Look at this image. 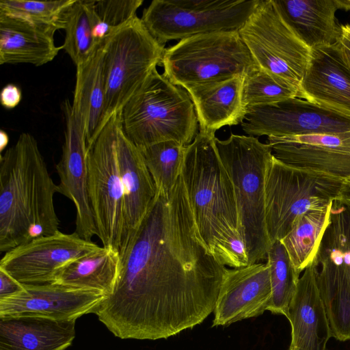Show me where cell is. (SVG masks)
Listing matches in <instances>:
<instances>
[{
    "label": "cell",
    "instance_id": "12",
    "mask_svg": "<svg viewBox=\"0 0 350 350\" xmlns=\"http://www.w3.org/2000/svg\"><path fill=\"white\" fill-rule=\"evenodd\" d=\"M241 126L254 137L336 134L350 131V117L295 97L247 107Z\"/></svg>",
    "mask_w": 350,
    "mask_h": 350
},
{
    "label": "cell",
    "instance_id": "20",
    "mask_svg": "<svg viewBox=\"0 0 350 350\" xmlns=\"http://www.w3.org/2000/svg\"><path fill=\"white\" fill-rule=\"evenodd\" d=\"M286 317L291 326L288 350H326L332 334L312 263L299 277Z\"/></svg>",
    "mask_w": 350,
    "mask_h": 350
},
{
    "label": "cell",
    "instance_id": "32",
    "mask_svg": "<svg viewBox=\"0 0 350 350\" xmlns=\"http://www.w3.org/2000/svg\"><path fill=\"white\" fill-rule=\"evenodd\" d=\"M299 98L298 90L257 65L243 77L242 100L247 107L267 105L291 98Z\"/></svg>",
    "mask_w": 350,
    "mask_h": 350
},
{
    "label": "cell",
    "instance_id": "31",
    "mask_svg": "<svg viewBox=\"0 0 350 350\" xmlns=\"http://www.w3.org/2000/svg\"><path fill=\"white\" fill-rule=\"evenodd\" d=\"M139 149L153 178L157 191L169 192L180 176L186 146L170 140Z\"/></svg>",
    "mask_w": 350,
    "mask_h": 350
},
{
    "label": "cell",
    "instance_id": "38",
    "mask_svg": "<svg viewBox=\"0 0 350 350\" xmlns=\"http://www.w3.org/2000/svg\"><path fill=\"white\" fill-rule=\"evenodd\" d=\"M335 200L350 207V177L343 179Z\"/></svg>",
    "mask_w": 350,
    "mask_h": 350
},
{
    "label": "cell",
    "instance_id": "13",
    "mask_svg": "<svg viewBox=\"0 0 350 350\" xmlns=\"http://www.w3.org/2000/svg\"><path fill=\"white\" fill-rule=\"evenodd\" d=\"M100 248L75 232L66 234L59 230L6 252L0 269L24 285L54 283L66 265Z\"/></svg>",
    "mask_w": 350,
    "mask_h": 350
},
{
    "label": "cell",
    "instance_id": "19",
    "mask_svg": "<svg viewBox=\"0 0 350 350\" xmlns=\"http://www.w3.org/2000/svg\"><path fill=\"white\" fill-rule=\"evenodd\" d=\"M117 156L124 201L120 254L144 218L157 191L139 148L124 134L121 119L117 131Z\"/></svg>",
    "mask_w": 350,
    "mask_h": 350
},
{
    "label": "cell",
    "instance_id": "24",
    "mask_svg": "<svg viewBox=\"0 0 350 350\" xmlns=\"http://www.w3.org/2000/svg\"><path fill=\"white\" fill-rule=\"evenodd\" d=\"M244 76L187 88L194 105L200 131L213 133L241 124L245 114L242 100Z\"/></svg>",
    "mask_w": 350,
    "mask_h": 350
},
{
    "label": "cell",
    "instance_id": "4",
    "mask_svg": "<svg viewBox=\"0 0 350 350\" xmlns=\"http://www.w3.org/2000/svg\"><path fill=\"white\" fill-rule=\"evenodd\" d=\"M220 160L234 186L248 265L267 259L271 246L265 216V180L273 156L268 144L250 135L215 137Z\"/></svg>",
    "mask_w": 350,
    "mask_h": 350
},
{
    "label": "cell",
    "instance_id": "7",
    "mask_svg": "<svg viewBox=\"0 0 350 350\" xmlns=\"http://www.w3.org/2000/svg\"><path fill=\"white\" fill-rule=\"evenodd\" d=\"M343 179L285 163L273 155L265 180L266 225L271 243L282 239L304 213L329 207Z\"/></svg>",
    "mask_w": 350,
    "mask_h": 350
},
{
    "label": "cell",
    "instance_id": "14",
    "mask_svg": "<svg viewBox=\"0 0 350 350\" xmlns=\"http://www.w3.org/2000/svg\"><path fill=\"white\" fill-rule=\"evenodd\" d=\"M62 106L66 128L62 157L55 167L59 178L57 190L75 205V232L92 241L97 230L88 191L86 137L73 114L70 100H66Z\"/></svg>",
    "mask_w": 350,
    "mask_h": 350
},
{
    "label": "cell",
    "instance_id": "17",
    "mask_svg": "<svg viewBox=\"0 0 350 350\" xmlns=\"http://www.w3.org/2000/svg\"><path fill=\"white\" fill-rule=\"evenodd\" d=\"M273 155L295 167L350 177V131L336 134L268 137Z\"/></svg>",
    "mask_w": 350,
    "mask_h": 350
},
{
    "label": "cell",
    "instance_id": "18",
    "mask_svg": "<svg viewBox=\"0 0 350 350\" xmlns=\"http://www.w3.org/2000/svg\"><path fill=\"white\" fill-rule=\"evenodd\" d=\"M299 98L350 117V66L337 42L310 49Z\"/></svg>",
    "mask_w": 350,
    "mask_h": 350
},
{
    "label": "cell",
    "instance_id": "3",
    "mask_svg": "<svg viewBox=\"0 0 350 350\" xmlns=\"http://www.w3.org/2000/svg\"><path fill=\"white\" fill-rule=\"evenodd\" d=\"M58 193L36 139L21 134L1 154L0 252L59 231L54 206Z\"/></svg>",
    "mask_w": 350,
    "mask_h": 350
},
{
    "label": "cell",
    "instance_id": "26",
    "mask_svg": "<svg viewBox=\"0 0 350 350\" xmlns=\"http://www.w3.org/2000/svg\"><path fill=\"white\" fill-rule=\"evenodd\" d=\"M312 265L319 282H350V207L334 200Z\"/></svg>",
    "mask_w": 350,
    "mask_h": 350
},
{
    "label": "cell",
    "instance_id": "35",
    "mask_svg": "<svg viewBox=\"0 0 350 350\" xmlns=\"http://www.w3.org/2000/svg\"><path fill=\"white\" fill-rule=\"evenodd\" d=\"M22 100L21 89L16 85L8 83L5 85L0 94L1 105L7 109L15 108Z\"/></svg>",
    "mask_w": 350,
    "mask_h": 350
},
{
    "label": "cell",
    "instance_id": "16",
    "mask_svg": "<svg viewBox=\"0 0 350 350\" xmlns=\"http://www.w3.org/2000/svg\"><path fill=\"white\" fill-rule=\"evenodd\" d=\"M272 289L267 263L227 269L213 311L212 327L228 326L267 310Z\"/></svg>",
    "mask_w": 350,
    "mask_h": 350
},
{
    "label": "cell",
    "instance_id": "34",
    "mask_svg": "<svg viewBox=\"0 0 350 350\" xmlns=\"http://www.w3.org/2000/svg\"><path fill=\"white\" fill-rule=\"evenodd\" d=\"M143 3V0H99L95 1V9L99 19L116 30L135 18Z\"/></svg>",
    "mask_w": 350,
    "mask_h": 350
},
{
    "label": "cell",
    "instance_id": "5",
    "mask_svg": "<svg viewBox=\"0 0 350 350\" xmlns=\"http://www.w3.org/2000/svg\"><path fill=\"white\" fill-rule=\"evenodd\" d=\"M122 130L139 148L163 141L185 146L197 135L198 121L188 92L155 68L120 111Z\"/></svg>",
    "mask_w": 350,
    "mask_h": 350
},
{
    "label": "cell",
    "instance_id": "8",
    "mask_svg": "<svg viewBox=\"0 0 350 350\" xmlns=\"http://www.w3.org/2000/svg\"><path fill=\"white\" fill-rule=\"evenodd\" d=\"M103 46L106 87L104 127L161 64L165 48L137 16L114 30L105 39Z\"/></svg>",
    "mask_w": 350,
    "mask_h": 350
},
{
    "label": "cell",
    "instance_id": "28",
    "mask_svg": "<svg viewBox=\"0 0 350 350\" xmlns=\"http://www.w3.org/2000/svg\"><path fill=\"white\" fill-rule=\"evenodd\" d=\"M332 203L326 208L308 211L299 217L288 234L280 240L299 275L316 256L329 222Z\"/></svg>",
    "mask_w": 350,
    "mask_h": 350
},
{
    "label": "cell",
    "instance_id": "11",
    "mask_svg": "<svg viewBox=\"0 0 350 350\" xmlns=\"http://www.w3.org/2000/svg\"><path fill=\"white\" fill-rule=\"evenodd\" d=\"M239 33L258 67L299 92L310 49L286 24L273 0H262Z\"/></svg>",
    "mask_w": 350,
    "mask_h": 350
},
{
    "label": "cell",
    "instance_id": "25",
    "mask_svg": "<svg viewBox=\"0 0 350 350\" xmlns=\"http://www.w3.org/2000/svg\"><path fill=\"white\" fill-rule=\"evenodd\" d=\"M103 42L77 68L72 102L75 117L83 129L90 144L103 128L106 87L103 71Z\"/></svg>",
    "mask_w": 350,
    "mask_h": 350
},
{
    "label": "cell",
    "instance_id": "40",
    "mask_svg": "<svg viewBox=\"0 0 350 350\" xmlns=\"http://www.w3.org/2000/svg\"><path fill=\"white\" fill-rule=\"evenodd\" d=\"M338 9H342L346 11L350 10V0H334Z\"/></svg>",
    "mask_w": 350,
    "mask_h": 350
},
{
    "label": "cell",
    "instance_id": "9",
    "mask_svg": "<svg viewBox=\"0 0 350 350\" xmlns=\"http://www.w3.org/2000/svg\"><path fill=\"white\" fill-rule=\"evenodd\" d=\"M262 0H154L141 18L162 45L193 36L239 31Z\"/></svg>",
    "mask_w": 350,
    "mask_h": 350
},
{
    "label": "cell",
    "instance_id": "29",
    "mask_svg": "<svg viewBox=\"0 0 350 350\" xmlns=\"http://www.w3.org/2000/svg\"><path fill=\"white\" fill-rule=\"evenodd\" d=\"M99 20L94 0H75L66 10L62 46L76 66L85 61L102 42H96L93 36V28Z\"/></svg>",
    "mask_w": 350,
    "mask_h": 350
},
{
    "label": "cell",
    "instance_id": "39",
    "mask_svg": "<svg viewBox=\"0 0 350 350\" xmlns=\"http://www.w3.org/2000/svg\"><path fill=\"white\" fill-rule=\"evenodd\" d=\"M9 142V136L3 130L0 131V151L1 153L5 149Z\"/></svg>",
    "mask_w": 350,
    "mask_h": 350
},
{
    "label": "cell",
    "instance_id": "23",
    "mask_svg": "<svg viewBox=\"0 0 350 350\" xmlns=\"http://www.w3.org/2000/svg\"><path fill=\"white\" fill-rule=\"evenodd\" d=\"M278 13L310 49L336 43L341 25L334 0H273Z\"/></svg>",
    "mask_w": 350,
    "mask_h": 350
},
{
    "label": "cell",
    "instance_id": "37",
    "mask_svg": "<svg viewBox=\"0 0 350 350\" xmlns=\"http://www.w3.org/2000/svg\"><path fill=\"white\" fill-rule=\"evenodd\" d=\"M341 32L337 42L350 66V24L341 25Z\"/></svg>",
    "mask_w": 350,
    "mask_h": 350
},
{
    "label": "cell",
    "instance_id": "30",
    "mask_svg": "<svg viewBox=\"0 0 350 350\" xmlns=\"http://www.w3.org/2000/svg\"><path fill=\"white\" fill-rule=\"evenodd\" d=\"M267 263L272 289L267 310L286 317L300 275L295 269L280 241L271 243L267 252Z\"/></svg>",
    "mask_w": 350,
    "mask_h": 350
},
{
    "label": "cell",
    "instance_id": "33",
    "mask_svg": "<svg viewBox=\"0 0 350 350\" xmlns=\"http://www.w3.org/2000/svg\"><path fill=\"white\" fill-rule=\"evenodd\" d=\"M74 1L1 0L0 11L58 30L64 29L66 11Z\"/></svg>",
    "mask_w": 350,
    "mask_h": 350
},
{
    "label": "cell",
    "instance_id": "21",
    "mask_svg": "<svg viewBox=\"0 0 350 350\" xmlns=\"http://www.w3.org/2000/svg\"><path fill=\"white\" fill-rule=\"evenodd\" d=\"M56 29L22 16L0 11V64L44 65L57 55L62 46L55 43Z\"/></svg>",
    "mask_w": 350,
    "mask_h": 350
},
{
    "label": "cell",
    "instance_id": "27",
    "mask_svg": "<svg viewBox=\"0 0 350 350\" xmlns=\"http://www.w3.org/2000/svg\"><path fill=\"white\" fill-rule=\"evenodd\" d=\"M120 262L118 250L103 246L66 265L58 271L54 283L99 292L106 297L113 292Z\"/></svg>",
    "mask_w": 350,
    "mask_h": 350
},
{
    "label": "cell",
    "instance_id": "1",
    "mask_svg": "<svg viewBox=\"0 0 350 350\" xmlns=\"http://www.w3.org/2000/svg\"><path fill=\"white\" fill-rule=\"evenodd\" d=\"M113 292L92 313L122 339H166L213 312L228 268L204 243L180 176L157 191L120 254Z\"/></svg>",
    "mask_w": 350,
    "mask_h": 350
},
{
    "label": "cell",
    "instance_id": "10",
    "mask_svg": "<svg viewBox=\"0 0 350 350\" xmlns=\"http://www.w3.org/2000/svg\"><path fill=\"white\" fill-rule=\"evenodd\" d=\"M120 112L110 118L87 145L88 191L97 230L103 247L119 252L124 224V201L117 156Z\"/></svg>",
    "mask_w": 350,
    "mask_h": 350
},
{
    "label": "cell",
    "instance_id": "6",
    "mask_svg": "<svg viewBox=\"0 0 350 350\" xmlns=\"http://www.w3.org/2000/svg\"><path fill=\"white\" fill-rule=\"evenodd\" d=\"M163 75L187 88L245 75L254 66L239 31L193 36L165 49Z\"/></svg>",
    "mask_w": 350,
    "mask_h": 350
},
{
    "label": "cell",
    "instance_id": "22",
    "mask_svg": "<svg viewBox=\"0 0 350 350\" xmlns=\"http://www.w3.org/2000/svg\"><path fill=\"white\" fill-rule=\"evenodd\" d=\"M75 322L33 316L0 318V350H65L75 337Z\"/></svg>",
    "mask_w": 350,
    "mask_h": 350
},
{
    "label": "cell",
    "instance_id": "2",
    "mask_svg": "<svg viewBox=\"0 0 350 350\" xmlns=\"http://www.w3.org/2000/svg\"><path fill=\"white\" fill-rule=\"evenodd\" d=\"M213 133L200 131L186 146L180 176L204 243L224 266L248 265L232 182L219 157Z\"/></svg>",
    "mask_w": 350,
    "mask_h": 350
},
{
    "label": "cell",
    "instance_id": "36",
    "mask_svg": "<svg viewBox=\"0 0 350 350\" xmlns=\"http://www.w3.org/2000/svg\"><path fill=\"white\" fill-rule=\"evenodd\" d=\"M24 288L23 284L0 269V299L14 295Z\"/></svg>",
    "mask_w": 350,
    "mask_h": 350
},
{
    "label": "cell",
    "instance_id": "15",
    "mask_svg": "<svg viewBox=\"0 0 350 350\" xmlns=\"http://www.w3.org/2000/svg\"><path fill=\"white\" fill-rule=\"evenodd\" d=\"M23 286L18 293L0 299V318L33 316L59 321L77 320L92 313L105 297L99 292L56 283Z\"/></svg>",
    "mask_w": 350,
    "mask_h": 350
}]
</instances>
